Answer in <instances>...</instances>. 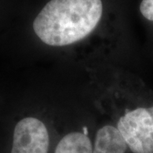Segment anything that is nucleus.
I'll use <instances>...</instances> for the list:
<instances>
[{
    "label": "nucleus",
    "mask_w": 153,
    "mask_h": 153,
    "mask_svg": "<svg viewBox=\"0 0 153 153\" xmlns=\"http://www.w3.org/2000/svg\"><path fill=\"white\" fill-rule=\"evenodd\" d=\"M49 128L40 118L27 116L15 125L10 153H49Z\"/></svg>",
    "instance_id": "3"
},
{
    "label": "nucleus",
    "mask_w": 153,
    "mask_h": 153,
    "mask_svg": "<svg viewBox=\"0 0 153 153\" xmlns=\"http://www.w3.org/2000/svg\"><path fill=\"white\" fill-rule=\"evenodd\" d=\"M117 128L131 152L153 153V105L126 111Z\"/></svg>",
    "instance_id": "2"
},
{
    "label": "nucleus",
    "mask_w": 153,
    "mask_h": 153,
    "mask_svg": "<svg viewBox=\"0 0 153 153\" xmlns=\"http://www.w3.org/2000/svg\"><path fill=\"white\" fill-rule=\"evenodd\" d=\"M128 145L117 126L105 124L96 132L93 153H126Z\"/></svg>",
    "instance_id": "4"
},
{
    "label": "nucleus",
    "mask_w": 153,
    "mask_h": 153,
    "mask_svg": "<svg viewBox=\"0 0 153 153\" xmlns=\"http://www.w3.org/2000/svg\"><path fill=\"white\" fill-rule=\"evenodd\" d=\"M103 13L101 0H50L33 22V31L44 44L66 47L88 37Z\"/></svg>",
    "instance_id": "1"
},
{
    "label": "nucleus",
    "mask_w": 153,
    "mask_h": 153,
    "mask_svg": "<svg viewBox=\"0 0 153 153\" xmlns=\"http://www.w3.org/2000/svg\"><path fill=\"white\" fill-rule=\"evenodd\" d=\"M55 153H93V143L85 133L69 132L57 143Z\"/></svg>",
    "instance_id": "5"
},
{
    "label": "nucleus",
    "mask_w": 153,
    "mask_h": 153,
    "mask_svg": "<svg viewBox=\"0 0 153 153\" xmlns=\"http://www.w3.org/2000/svg\"><path fill=\"white\" fill-rule=\"evenodd\" d=\"M143 16L151 22H153V0H142L140 6Z\"/></svg>",
    "instance_id": "6"
}]
</instances>
